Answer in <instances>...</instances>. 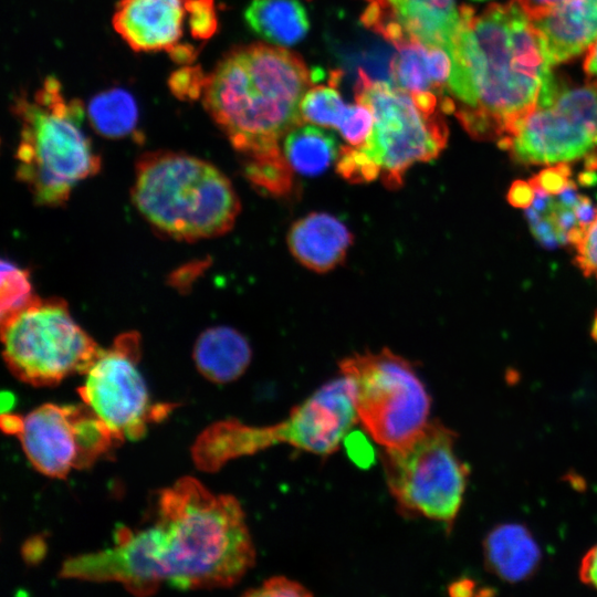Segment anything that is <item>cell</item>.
Returning a JSON list of instances; mask_svg holds the SVG:
<instances>
[{"label": "cell", "instance_id": "6da1fadb", "mask_svg": "<svg viewBox=\"0 0 597 597\" xmlns=\"http://www.w3.org/2000/svg\"><path fill=\"white\" fill-rule=\"evenodd\" d=\"M447 51L452 66L442 111L454 114L471 137L498 144L536 106L552 72L517 0L493 3L478 15L467 6Z\"/></svg>", "mask_w": 597, "mask_h": 597}, {"label": "cell", "instance_id": "7a4b0ae2", "mask_svg": "<svg viewBox=\"0 0 597 597\" xmlns=\"http://www.w3.org/2000/svg\"><path fill=\"white\" fill-rule=\"evenodd\" d=\"M146 547L161 583L182 590L233 586L255 563L239 501L192 476L160 491Z\"/></svg>", "mask_w": 597, "mask_h": 597}, {"label": "cell", "instance_id": "3957f363", "mask_svg": "<svg viewBox=\"0 0 597 597\" xmlns=\"http://www.w3.org/2000/svg\"><path fill=\"white\" fill-rule=\"evenodd\" d=\"M318 72L293 52L255 43L230 51L207 75L203 105L242 165L284 157L281 140L304 123L301 102Z\"/></svg>", "mask_w": 597, "mask_h": 597}, {"label": "cell", "instance_id": "277c9868", "mask_svg": "<svg viewBox=\"0 0 597 597\" xmlns=\"http://www.w3.org/2000/svg\"><path fill=\"white\" fill-rule=\"evenodd\" d=\"M355 93L371 108L374 126L362 146L339 149L336 170L347 181L380 178L388 189H398L411 166L437 158L446 147L449 133L437 95L411 94L362 71Z\"/></svg>", "mask_w": 597, "mask_h": 597}, {"label": "cell", "instance_id": "5b68a950", "mask_svg": "<svg viewBox=\"0 0 597 597\" xmlns=\"http://www.w3.org/2000/svg\"><path fill=\"white\" fill-rule=\"evenodd\" d=\"M132 197L155 229L178 240L224 234L240 211L237 192L221 170L198 157L169 150L140 157Z\"/></svg>", "mask_w": 597, "mask_h": 597}, {"label": "cell", "instance_id": "8992f818", "mask_svg": "<svg viewBox=\"0 0 597 597\" xmlns=\"http://www.w3.org/2000/svg\"><path fill=\"white\" fill-rule=\"evenodd\" d=\"M13 112L21 123L15 153L18 179L38 205L61 206L73 188L101 166L82 128L81 102L67 100L61 83L49 76L31 97H19Z\"/></svg>", "mask_w": 597, "mask_h": 597}, {"label": "cell", "instance_id": "52a82bcc", "mask_svg": "<svg viewBox=\"0 0 597 597\" xmlns=\"http://www.w3.org/2000/svg\"><path fill=\"white\" fill-rule=\"evenodd\" d=\"M357 421L352 384L342 375L321 386L277 423L253 427L223 420L212 425L197 440L192 455L206 471L281 443L328 455L339 448Z\"/></svg>", "mask_w": 597, "mask_h": 597}, {"label": "cell", "instance_id": "ba28073f", "mask_svg": "<svg viewBox=\"0 0 597 597\" xmlns=\"http://www.w3.org/2000/svg\"><path fill=\"white\" fill-rule=\"evenodd\" d=\"M523 165L577 164L597 170V78L570 84L553 72L536 106L498 144Z\"/></svg>", "mask_w": 597, "mask_h": 597}, {"label": "cell", "instance_id": "9c48e42d", "mask_svg": "<svg viewBox=\"0 0 597 597\" xmlns=\"http://www.w3.org/2000/svg\"><path fill=\"white\" fill-rule=\"evenodd\" d=\"M1 339L9 370L35 387L85 375L102 350L59 298L35 297L1 321Z\"/></svg>", "mask_w": 597, "mask_h": 597}, {"label": "cell", "instance_id": "30bf717a", "mask_svg": "<svg viewBox=\"0 0 597 597\" xmlns=\"http://www.w3.org/2000/svg\"><path fill=\"white\" fill-rule=\"evenodd\" d=\"M457 434L438 420L381 454L390 494L401 511L450 527L463 502L469 468L455 452Z\"/></svg>", "mask_w": 597, "mask_h": 597}, {"label": "cell", "instance_id": "8fae6325", "mask_svg": "<svg viewBox=\"0 0 597 597\" xmlns=\"http://www.w3.org/2000/svg\"><path fill=\"white\" fill-rule=\"evenodd\" d=\"M368 434L386 448L404 444L429 421L431 399L413 365L388 348L354 354L339 363Z\"/></svg>", "mask_w": 597, "mask_h": 597}, {"label": "cell", "instance_id": "7c38bea8", "mask_svg": "<svg viewBox=\"0 0 597 597\" xmlns=\"http://www.w3.org/2000/svg\"><path fill=\"white\" fill-rule=\"evenodd\" d=\"M140 337L130 332L119 335L112 346L102 348L77 389L86 404L108 427L115 440H138L147 423L169 411L168 405H151L138 369Z\"/></svg>", "mask_w": 597, "mask_h": 597}, {"label": "cell", "instance_id": "4fadbf2b", "mask_svg": "<svg viewBox=\"0 0 597 597\" xmlns=\"http://www.w3.org/2000/svg\"><path fill=\"white\" fill-rule=\"evenodd\" d=\"M17 436L31 464L57 479L73 469L91 467L117 443L86 404H43L22 418Z\"/></svg>", "mask_w": 597, "mask_h": 597}, {"label": "cell", "instance_id": "5bb4252c", "mask_svg": "<svg viewBox=\"0 0 597 597\" xmlns=\"http://www.w3.org/2000/svg\"><path fill=\"white\" fill-rule=\"evenodd\" d=\"M465 9L455 0L369 2L362 22L396 46L420 42L448 50L463 24Z\"/></svg>", "mask_w": 597, "mask_h": 597}, {"label": "cell", "instance_id": "9a60e30c", "mask_svg": "<svg viewBox=\"0 0 597 597\" xmlns=\"http://www.w3.org/2000/svg\"><path fill=\"white\" fill-rule=\"evenodd\" d=\"M186 4L187 0H119L113 27L134 51L170 53L181 44Z\"/></svg>", "mask_w": 597, "mask_h": 597}, {"label": "cell", "instance_id": "2e32d148", "mask_svg": "<svg viewBox=\"0 0 597 597\" xmlns=\"http://www.w3.org/2000/svg\"><path fill=\"white\" fill-rule=\"evenodd\" d=\"M531 21L552 67L579 55L597 40V0H564Z\"/></svg>", "mask_w": 597, "mask_h": 597}, {"label": "cell", "instance_id": "e0dca14e", "mask_svg": "<svg viewBox=\"0 0 597 597\" xmlns=\"http://www.w3.org/2000/svg\"><path fill=\"white\" fill-rule=\"evenodd\" d=\"M597 208L576 190L575 182L556 195L536 192L526 209L531 232L546 248L575 247L591 223Z\"/></svg>", "mask_w": 597, "mask_h": 597}, {"label": "cell", "instance_id": "ac0fdd59", "mask_svg": "<svg viewBox=\"0 0 597 597\" xmlns=\"http://www.w3.org/2000/svg\"><path fill=\"white\" fill-rule=\"evenodd\" d=\"M286 242L298 263L314 272L325 273L345 260L353 243V233L335 216L312 212L291 226Z\"/></svg>", "mask_w": 597, "mask_h": 597}, {"label": "cell", "instance_id": "d6986e66", "mask_svg": "<svg viewBox=\"0 0 597 597\" xmlns=\"http://www.w3.org/2000/svg\"><path fill=\"white\" fill-rule=\"evenodd\" d=\"M396 48L398 52L390 63L394 84L411 94H434L442 103L452 66L448 51L420 42Z\"/></svg>", "mask_w": 597, "mask_h": 597}, {"label": "cell", "instance_id": "ffe728a7", "mask_svg": "<svg viewBox=\"0 0 597 597\" xmlns=\"http://www.w3.org/2000/svg\"><path fill=\"white\" fill-rule=\"evenodd\" d=\"M251 357L248 339L229 326H213L203 331L193 347L197 369L216 384L238 379L247 370Z\"/></svg>", "mask_w": 597, "mask_h": 597}, {"label": "cell", "instance_id": "44dd1931", "mask_svg": "<svg viewBox=\"0 0 597 597\" xmlns=\"http://www.w3.org/2000/svg\"><path fill=\"white\" fill-rule=\"evenodd\" d=\"M483 552L486 567L510 583L528 578L541 559L536 541L530 531L520 524L494 527L484 540Z\"/></svg>", "mask_w": 597, "mask_h": 597}, {"label": "cell", "instance_id": "7402d4cb", "mask_svg": "<svg viewBox=\"0 0 597 597\" xmlns=\"http://www.w3.org/2000/svg\"><path fill=\"white\" fill-rule=\"evenodd\" d=\"M244 18L256 34L282 46L297 43L310 29L307 13L297 0H253Z\"/></svg>", "mask_w": 597, "mask_h": 597}, {"label": "cell", "instance_id": "603a6c76", "mask_svg": "<svg viewBox=\"0 0 597 597\" xmlns=\"http://www.w3.org/2000/svg\"><path fill=\"white\" fill-rule=\"evenodd\" d=\"M283 154L293 169L304 176H317L336 163L339 149L335 136L304 123L291 129L282 140Z\"/></svg>", "mask_w": 597, "mask_h": 597}, {"label": "cell", "instance_id": "cb8c5ba5", "mask_svg": "<svg viewBox=\"0 0 597 597\" xmlns=\"http://www.w3.org/2000/svg\"><path fill=\"white\" fill-rule=\"evenodd\" d=\"M87 112L96 132L108 138L130 135L138 119V111L133 96L121 88H112L97 94L90 102Z\"/></svg>", "mask_w": 597, "mask_h": 597}, {"label": "cell", "instance_id": "d4e9b609", "mask_svg": "<svg viewBox=\"0 0 597 597\" xmlns=\"http://www.w3.org/2000/svg\"><path fill=\"white\" fill-rule=\"evenodd\" d=\"M348 109L336 88V82L329 85H314L301 102V113L304 122L324 128L338 129Z\"/></svg>", "mask_w": 597, "mask_h": 597}, {"label": "cell", "instance_id": "484cf974", "mask_svg": "<svg viewBox=\"0 0 597 597\" xmlns=\"http://www.w3.org/2000/svg\"><path fill=\"white\" fill-rule=\"evenodd\" d=\"M1 321L30 304L32 294L29 272L10 261H1Z\"/></svg>", "mask_w": 597, "mask_h": 597}, {"label": "cell", "instance_id": "4316f807", "mask_svg": "<svg viewBox=\"0 0 597 597\" xmlns=\"http://www.w3.org/2000/svg\"><path fill=\"white\" fill-rule=\"evenodd\" d=\"M374 126V113L371 108L362 102L348 105L346 115L338 128L346 139L347 145L362 146L369 137Z\"/></svg>", "mask_w": 597, "mask_h": 597}, {"label": "cell", "instance_id": "83f0119b", "mask_svg": "<svg viewBox=\"0 0 597 597\" xmlns=\"http://www.w3.org/2000/svg\"><path fill=\"white\" fill-rule=\"evenodd\" d=\"M187 25L195 40L207 41L218 29L214 0H187Z\"/></svg>", "mask_w": 597, "mask_h": 597}, {"label": "cell", "instance_id": "f1b7e54d", "mask_svg": "<svg viewBox=\"0 0 597 597\" xmlns=\"http://www.w3.org/2000/svg\"><path fill=\"white\" fill-rule=\"evenodd\" d=\"M207 75L199 66L182 65L168 81L171 93L181 101H193L203 95Z\"/></svg>", "mask_w": 597, "mask_h": 597}, {"label": "cell", "instance_id": "f546056e", "mask_svg": "<svg viewBox=\"0 0 597 597\" xmlns=\"http://www.w3.org/2000/svg\"><path fill=\"white\" fill-rule=\"evenodd\" d=\"M530 182L536 192L545 195H556L567 189L574 180L572 179V168L568 164L549 165L538 174L534 175Z\"/></svg>", "mask_w": 597, "mask_h": 597}, {"label": "cell", "instance_id": "4dcf8cb0", "mask_svg": "<svg viewBox=\"0 0 597 597\" xmlns=\"http://www.w3.org/2000/svg\"><path fill=\"white\" fill-rule=\"evenodd\" d=\"M574 248L576 265L585 276L597 281V211L584 237Z\"/></svg>", "mask_w": 597, "mask_h": 597}, {"label": "cell", "instance_id": "1f68e13d", "mask_svg": "<svg viewBox=\"0 0 597 597\" xmlns=\"http://www.w3.org/2000/svg\"><path fill=\"white\" fill-rule=\"evenodd\" d=\"M243 595L252 597H307L313 594L298 582L285 576H274L265 579L258 588L247 590Z\"/></svg>", "mask_w": 597, "mask_h": 597}, {"label": "cell", "instance_id": "d6a6232c", "mask_svg": "<svg viewBox=\"0 0 597 597\" xmlns=\"http://www.w3.org/2000/svg\"><path fill=\"white\" fill-rule=\"evenodd\" d=\"M536 191L532 184L525 180L513 181L507 191V201L515 208L527 209L534 202Z\"/></svg>", "mask_w": 597, "mask_h": 597}, {"label": "cell", "instance_id": "836d02e7", "mask_svg": "<svg viewBox=\"0 0 597 597\" xmlns=\"http://www.w3.org/2000/svg\"><path fill=\"white\" fill-rule=\"evenodd\" d=\"M579 578L585 585L597 589V544L584 555L579 565Z\"/></svg>", "mask_w": 597, "mask_h": 597}, {"label": "cell", "instance_id": "e575fe53", "mask_svg": "<svg viewBox=\"0 0 597 597\" xmlns=\"http://www.w3.org/2000/svg\"><path fill=\"white\" fill-rule=\"evenodd\" d=\"M531 19L538 18L564 0H517Z\"/></svg>", "mask_w": 597, "mask_h": 597}, {"label": "cell", "instance_id": "d590c367", "mask_svg": "<svg viewBox=\"0 0 597 597\" xmlns=\"http://www.w3.org/2000/svg\"><path fill=\"white\" fill-rule=\"evenodd\" d=\"M584 70L588 77L597 78V40L587 50Z\"/></svg>", "mask_w": 597, "mask_h": 597}, {"label": "cell", "instance_id": "8d00e7d4", "mask_svg": "<svg viewBox=\"0 0 597 597\" xmlns=\"http://www.w3.org/2000/svg\"><path fill=\"white\" fill-rule=\"evenodd\" d=\"M1 423L6 432L11 434H18L22 426V418L11 413L2 415Z\"/></svg>", "mask_w": 597, "mask_h": 597}, {"label": "cell", "instance_id": "74e56055", "mask_svg": "<svg viewBox=\"0 0 597 597\" xmlns=\"http://www.w3.org/2000/svg\"><path fill=\"white\" fill-rule=\"evenodd\" d=\"M475 588V584L470 579H461L455 583H453L450 586L449 593L451 595H460V596H468L473 594V589Z\"/></svg>", "mask_w": 597, "mask_h": 597}, {"label": "cell", "instance_id": "f35d334b", "mask_svg": "<svg viewBox=\"0 0 597 597\" xmlns=\"http://www.w3.org/2000/svg\"><path fill=\"white\" fill-rule=\"evenodd\" d=\"M591 335H593V338L595 341H597V313L594 317V322H593V328H591Z\"/></svg>", "mask_w": 597, "mask_h": 597}, {"label": "cell", "instance_id": "ab89813d", "mask_svg": "<svg viewBox=\"0 0 597 597\" xmlns=\"http://www.w3.org/2000/svg\"><path fill=\"white\" fill-rule=\"evenodd\" d=\"M366 1L369 3V2H386L389 0H366Z\"/></svg>", "mask_w": 597, "mask_h": 597}]
</instances>
